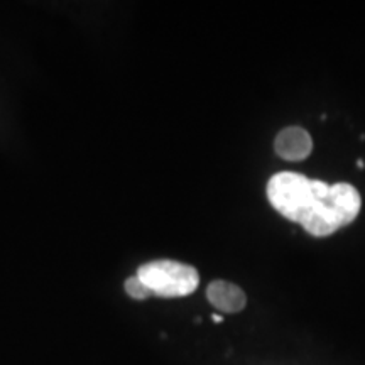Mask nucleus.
I'll use <instances>...</instances> for the list:
<instances>
[{
    "mask_svg": "<svg viewBox=\"0 0 365 365\" xmlns=\"http://www.w3.org/2000/svg\"><path fill=\"white\" fill-rule=\"evenodd\" d=\"M267 198L276 212L313 237H328L350 225L362 207L359 191L349 182L327 185L289 171L269 180Z\"/></svg>",
    "mask_w": 365,
    "mask_h": 365,
    "instance_id": "nucleus-1",
    "label": "nucleus"
},
{
    "mask_svg": "<svg viewBox=\"0 0 365 365\" xmlns=\"http://www.w3.org/2000/svg\"><path fill=\"white\" fill-rule=\"evenodd\" d=\"M135 276L158 298H182L193 294L200 284V274L193 266L166 259L143 264Z\"/></svg>",
    "mask_w": 365,
    "mask_h": 365,
    "instance_id": "nucleus-2",
    "label": "nucleus"
},
{
    "mask_svg": "<svg viewBox=\"0 0 365 365\" xmlns=\"http://www.w3.org/2000/svg\"><path fill=\"white\" fill-rule=\"evenodd\" d=\"M274 150L286 161H303L313 150V139L303 127H286L276 137Z\"/></svg>",
    "mask_w": 365,
    "mask_h": 365,
    "instance_id": "nucleus-3",
    "label": "nucleus"
},
{
    "mask_svg": "<svg viewBox=\"0 0 365 365\" xmlns=\"http://www.w3.org/2000/svg\"><path fill=\"white\" fill-rule=\"evenodd\" d=\"M207 298L213 307L223 313H239L247 304V296L239 286L222 279L210 282Z\"/></svg>",
    "mask_w": 365,
    "mask_h": 365,
    "instance_id": "nucleus-4",
    "label": "nucleus"
},
{
    "mask_svg": "<svg viewBox=\"0 0 365 365\" xmlns=\"http://www.w3.org/2000/svg\"><path fill=\"white\" fill-rule=\"evenodd\" d=\"M124 289H125V293L130 296V298L139 299V301L148 299V298H150V296H153V293L149 291V287L145 286L144 282L140 281L137 276H132L124 282Z\"/></svg>",
    "mask_w": 365,
    "mask_h": 365,
    "instance_id": "nucleus-5",
    "label": "nucleus"
},
{
    "mask_svg": "<svg viewBox=\"0 0 365 365\" xmlns=\"http://www.w3.org/2000/svg\"><path fill=\"white\" fill-rule=\"evenodd\" d=\"M213 322H215V323H222V317H218V314H213Z\"/></svg>",
    "mask_w": 365,
    "mask_h": 365,
    "instance_id": "nucleus-6",
    "label": "nucleus"
}]
</instances>
